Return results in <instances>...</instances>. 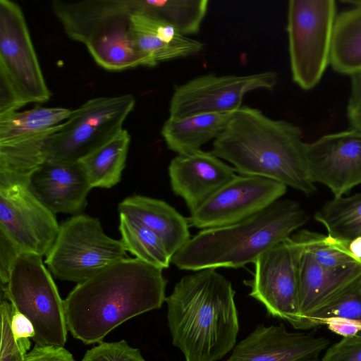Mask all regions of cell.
Wrapping results in <instances>:
<instances>
[{
  "mask_svg": "<svg viewBox=\"0 0 361 361\" xmlns=\"http://www.w3.org/2000/svg\"><path fill=\"white\" fill-rule=\"evenodd\" d=\"M163 269L126 257L77 283L63 300L68 331L85 345L99 343L114 329L166 300Z\"/></svg>",
  "mask_w": 361,
  "mask_h": 361,
  "instance_id": "1",
  "label": "cell"
},
{
  "mask_svg": "<svg viewBox=\"0 0 361 361\" xmlns=\"http://www.w3.org/2000/svg\"><path fill=\"white\" fill-rule=\"evenodd\" d=\"M302 135L293 123L244 106L233 112L211 152L240 175L266 178L310 195L316 186L308 172Z\"/></svg>",
  "mask_w": 361,
  "mask_h": 361,
  "instance_id": "2",
  "label": "cell"
},
{
  "mask_svg": "<svg viewBox=\"0 0 361 361\" xmlns=\"http://www.w3.org/2000/svg\"><path fill=\"white\" fill-rule=\"evenodd\" d=\"M231 283L214 269L178 281L166 298L172 344L185 361H218L236 345L239 319Z\"/></svg>",
  "mask_w": 361,
  "mask_h": 361,
  "instance_id": "3",
  "label": "cell"
},
{
  "mask_svg": "<svg viewBox=\"0 0 361 361\" xmlns=\"http://www.w3.org/2000/svg\"><path fill=\"white\" fill-rule=\"evenodd\" d=\"M308 220L298 202L280 199L243 221L201 230L172 257L171 263L179 269L193 271L242 267L255 263Z\"/></svg>",
  "mask_w": 361,
  "mask_h": 361,
  "instance_id": "4",
  "label": "cell"
},
{
  "mask_svg": "<svg viewBox=\"0 0 361 361\" xmlns=\"http://www.w3.org/2000/svg\"><path fill=\"white\" fill-rule=\"evenodd\" d=\"M50 95L22 10L0 0V116Z\"/></svg>",
  "mask_w": 361,
  "mask_h": 361,
  "instance_id": "5",
  "label": "cell"
},
{
  "mask_svg": "<svg viewBox=\"0 0 361 361\" xmlns=\"http://www.w3.org/2000/svg\"><path fill=\"white\" fill-rule=\"evenodd\" d=\"M1 295L27 317L35 329L32 340L42 346L64 347L68 327L63 300L42 257L22 252L17 257Z\"/></svg>",
  "mask_w": 361,
  "mask_h": 361,
  "instance_id": "6",
  "label": "cell"
},
{
  "mask_svg": "<svg viewBox=\"0 0 361 361\" xmlns=\"http://www.w3.org/2000/svg\"><path fill=\"white\" fill-rule=\"evenodd\" d=\"M44 263L61 281L82 283L127 257L121 240L108 236L98 218L79 214L59 226Z\"/></svg>",
  "mask_w": 361,
  "mask_h": 361,
  "instance_id": "7",
  "label": "cell"
},
{
  "mask_svg": "<svg viewBox=\"0 0 361 361\" xmlns=\"http://www.w3.org/2000/svg\"><path fill=\"white\" fill-rule=\"evenodd\" d=\"M334 0H290L287 27L293 80L303 90L313 89L330 64L336 20Z\"/></svg>",
  "mask_w": 361,
  "mask_h": 361,
  "instance_id": "8",
  "label": "cell"
},
{
  "mask_svg": "<svg viewBox=\"0 0 361 361\" xmlns=\"http://www.w3.org/2000/svg\"><path fill=\"white\" fill-rule=\"evenodd\" d=\"M135 104L130 94L99 97L71 111L48 141L47 161H80L123 129Z\"/></svg>",
  "mask_w": 361,
  "mask_h": 361,
  "instance_id": "9",
  "label": "cell"
},
{
  "mask_svg": "<svg viewBox=\"0 0 361 361\" xmlns=\"http://www.w3.org/2000/svg\"><path fill=\"white\" fill-rule=\"evenodd\" d=\"M59 226L56 214L31 190L29 178L0 176V232L21 252L46 255Z\"/></svg>",
  "mask_w": 361,
  "mask_h": 361,
  "instance_id": "10",
  "label": "cell"
},
{
  "mask_svg": "<svg viewBox=\"0 0 361 361\" xmlns=\"http://www.w3.org/2000/svg\"><path fill=\"white\" fill-rule=\"evenodd\" d=\"M302 248L292 236L275 245L255 262L249 295L274 317L295 327L300 319L299 262Z\"/></svg>",
  "mask_w": 361,
  "mask_h": 361,
  "instance_id": "11",
  "label": "cell"
},
{
  "mask_svg": "<svg viewBox=\"0 0 361 361\" xmlns=\"http://www.w3.org/2000/svg\"><path fill=\"white\" fill-rule=\"evenodd\" d=\"M277 82L278 75L271 71L241 75H202L175 87L169 116L234 112L242 106L247 92L272 89Z\"/></svg>",
  "mask_w": 361,
  "mask_h": 361,
  "instance_id": "12",
  "label": "cell"
},
{
  "mask_svg": "<svg viewBox=\"0 0 361 361\" xmlns=\"http://www.w3.org/2000/svg\"><path fill=\"white\" fill-rule=\"evenodd\" d=\"M287 186L254 176H236L190 212L189 224L201 230L243 221L265 209L286 192Z\"/></svg>",
  "mask_w": 361,
  "mask_h": 361,
  "instance_id": "13",
  "label": "cell"
},
{
  "mask_svg": "<svg viewBox=\"0 0 361 361\" xmlns=\"http://www.w3.org/2000/svg\"><path fill=\"white\" fill-rule=\"evenodd\" d=\"M308 172L314 183L327 187L334 197L345 195L361 184V132L326 134L307 143Z\"/></svg>",
  "mask_w": 361,
  "mask_h": 361,
  "instance_id": "14",
  "label": "cell"
},
{
  "mask_svg": "<svg viewBox=\"0 0 361 361\" xmlns=\"http://www.w3.org/2000/svg\"><path fill=\"white\" fill-rule=\"evenodd\" d=\"M329 344L323 336L290 332L282 324L257 325L226 361H318Z\"/></svg>",
  "mask_w": 361,
  "mask_h": 361,
  "instance_id": "15",
  "label": "cell"
},
{
  "mask_svg": "<svg viewBox=\"0 0 361 361\" xmlns=\"http://www.w3.org/2000/svg\"><path fill=\"white\" fill-rule=\"evenodd\" d=\"M236 171L211 151L177 154L169 166L171 189L190 212L235 178Z\"/></svg>",
  "mask_w": 361,
  "mask_h": 361,
  "instance_id": "16",
  "label": "cell"
},
{
  "mask_svg": "<svg viewBox=\"0 0 361 361\" xmlns=\"http://www.w3.org/2000/svg\"><path fill=\"white\" fill-rule=\"evenodd\" d=\"M29 185L55 214H80L87 206V197L92 188L80 161H47L31 173Z\"/></svg>",
  "mask_w": 361,
  "mask_h": 361,
  "instance_id": "17",
  "label": "cell"
},
{
  "mask_svg": "<svg viewBox=\"0 0 361 361\" xmlns=\"http://www.w3.org/2000/svg\"><path fill=\"white\" fill-rule=\"evenodd\" d=\"M136 0H120L115 10L97 23L83 37L94 61L109 71L142 66L130 35V18Z\"/></svg>",
  "mask_w": 361,
  "mask_h": 361,
  "instance_id": "18",
  "label": "cell"
},
{
  "mask_svg": "<svg viewBox=\"0 0 361 361\" xmlns=\"http://www.w3.org/2000/svg\"><path fill=\"white\" fill-rule=\"evenodd\" d=\"M298 274L300 321L331 302L360 281L361 261L340 267H327L319 264L302 250Z\"/></svg>",
  "mask_w": 361,
  "mask_h": 361,
  "instance_id": "19",
  "label": "cell"
},
{
  "mask_svg": "<svg viewBox=\"0 0 361 361\" xmlns=\"http://www.w3.org/2000/svg\"><path fill=\"white\" fill-rule=\"evenodd\" d=\"M130 35L142 66L200 53L204 44L183 35L170 25L138 11L130 18Z\"/></svg>",
  "mask_w": 361,
  "mask_h": 361,
  "instance_id": "20",
  "label": "cell"
},
{
  "mask_svg": "<svg viewBox=\"0 0 361 361\" xmlns=\"http://www.w3.org/2000/svg\"><path fill=\"white\" fill-rule=\"evenodd\" d=\"M118 210L154 232L171 257L190 238L189 221L163 200L135 195L121 202Z\"/></svg>",
  "mask_w": 361,
  "mask_h": 361,
  "instance_id": "21",
  "label": "cell"
},
{
  "mask_svg": "<svg viewBox=\"0 0 361 361\" xmlns=\"http://www.w3.org/2000/svg\"><path fill=\"white\" fill-rule=\"evenodd\" d=\"M233 114H200L183 118L169 116L161 133L168 148L177 154L201 149L203 145L214 140L221 134Z\"/></svg>",
  "mask_w": 361,
  "mask_h": 361,
  "instance_id": "22",
  "label": "cell"
},
{
  "mask_svg": "<svg viewBox=\"0 0 361 361\" xmlns=\"http://www.w3.org/2000/svg\"><path fill=\"white\" fill-rule=\"evenodd\" d=\"M342 2L353 6L336 17L330 65L335 72L350 77L361 72V0Z\"/></svg>",
  "mask_w": 361,
  "mask_h": 361,
  "instance_id": "23",
  "label": "cell"
},
{
  "mask_svg": "<svg viewBox=\"0 0 361 361\" xmlns=\"http://www.w3.org/2000/svg\"><path fill=\"white\" fill-rule=\"evenodd\" d=\"M71 114L62 107L36 106L0 116V144L31 138L58 130Z\"/></svg>",
  "mask_w": 361,
  "mask_h": 361,
  "instance_id": "24",
  "label": "cell"
},
{
  "mask_svg": "<svg viewBox=\"0 0 361 361\" xmlns=\"http://www.w3.org/2000/svg\"><path fill=\"white\" fill-rule=\"evenodd\" d=\"M130 142L128 132L123 129L80 160L92 188H111L120 182Z\"/></svg>",
  "mask_w": 361,
  "mask_h": 361,
  "instance_id": "25",
  "label": "cell"
},
{
  "mask_svg": "<svg viewBox=\"0 0 361 361\" xmlns=\"http://www.w3.org/2000/svg\"><path fill=\"white\" fill-rule=\"evenodd\" d=\"M314 219L325 227L329 236L348 243L361 236V193L334 197L314 213Z\"/></svg>",
  "mask_w": 361,
  "mask_h": 361,
  "instance_id": "26",
  "label": "cell"
},
{
  "mask_svg": "<svg viewBox=\"0 0 361 361\" xmlns=\"http://www.w3.org/2000/svg\"><path fill=\"white\" fill-rule=\"evenodd\" d=\"M208 4V0H137V8L188 36L199 32Z\"/></svg>",
  "mask_w": 361,
  "mask_h": 361,
  "instance_id": "27",
  "label": "cell"
},
{
  "mask_svg": "<svg viewBox=\"0 0 361 361\" xmlns=\"http://www.w3.org/2000/svg\"><path fill=\"white\" fill-rule=\"evenodd\" d=\"M56 131L0 144V176L29 178L35 170L47 161V145Z\"/></svg>",
  "mask_w": 361,
  "mask_h": 361,
  "instance_id": "28",
  "label": "cell"
},
{
  "mask_svg": "<svg viewBox=\"0 0 361 361\" xmlns=\"http://www.w3.org/2000/svg\"><path fill=\"white\" fill-rule=\"evenodd\" d=\"M119 231L126 251L147 264L167 269L172 257L162 240L152 230L132 218L119 214Z\"/></svg>",
  "mask_w": 361,
  "mask_h": 361,
  "instance_id": "29",
  "label": "cell"
},
{
  "mask_svg": "<svg viewBox=\"0 0 361 361\" xmlns=\"http://www.w3.org/2000/svg\"><path fill=\"white\" fill-rule=\"evenodd\" d=\"M319 264L327 267H340L359 262L348 247V243L328 235L309 230H300L291 235Z\"/></svg>",
  "mask_w": 361,
  "mask_h": 361,
  "instance_id": "30",
  "label": "cell"
},
{
  "mask_svg": "<svg viewBox=\"0 0 361 361\" xmlns=\"http://www.w3.org/2000/svg\"><path fill=\"white\" fill-rule=\"evenodd\" d=\"M332 317L361 321V280L327 305L303 317L295 329H311Z\"/></svg>",
  "mask_w": 361,
  "mask_h": 361,
  "instance_id": "31",
  "label": "cell"
},
{
  "mask_svg": "<svg viewBox=\"0 0 361 361\" xmlns=\"http://www.w3.org/2000/svg\"><path fill=\"white\" fill-rule=\"evenodd\" d=\"M14 308L11 303L1 295V347L0 361H25L30 350V338L16 341L11 329Z\"/></svg>",
  "mask_w": 361,
  "mask_h": 361,
  "instance_id": "32",
  "label": "cell"
},
{
  "mask_svg": "<svg viewBox=\"0 0 361 361\" xmlns=\"http://www.w3.org/2000/svg\"><path fill=\"white\" fill-rule=\"evenodd\" d=\"M81 361H147L140 349L130 346L126 340L102 341L87 350Z\"/></svg>",
  "mask_w": 361,
  "mask_h": 361,
  "instance_id": "33",
  "label": "cell"
},
{
  "mask_svg": "<svg viewBox=\"0 0 361 361\" xmlns=\"http://www.w3.org/2000/svg\"><path fill=\"white\" fill-rule=\"evenodd\" d=\"M322 361H361V331L329 347Z\"/></svg>",
  "mask_w": 361,
  "mask_h": 361,
  "instance_id": "34",
  "label": "cell"
},
{
  "mask_svg": "<svg viewBox=\"0 0 361 361\" xmlns=\"http://www.w3.org/2000/svg\"><path fill=\"white\" fill-rule=\"evenodd\" d=\"M346 115L349 128L361 132V72L350 76Z\"/></svg>",
  "mask_w": 361,
  "mask_h": 361,
  "instance_id": "35",
  "label": "cell"
},
{
  "mask_svg": "<svg viewBox=\"0 0 361 361\" xmlns=\"http://www.w3.org/2000/svg\"><path fill=\"white\" fill-rule=\"evenodd\" d=\"M20 253L18 247L0 232V279L2 285L8 283L12 267Z\"/></svg>",
  "mask_w": 361,
  "mask_h": 361,
  "instance_id": "36",
  "label": "cell"
},
{
  "mask_svg": "<svg viewBox=\"0 0 361 361\" xmlns=\"http://www.w3.org/2000/svg\"><path fill=\"white\" fill-rule=\"evenodd\" d=\"M25 361H75L64 347L42 346L35 344L25 355Z\"/></svg>",
  "mask_w": 361,
  "mask_h": 361,
  "instance_id": "37",
  "label": "cell"
},
{
  "mask_svg": "<svg viewBox=\"0 0 361 361\" xmlns=\"http://www.w3.org/2000/svg\"><path fill=\"white\" fill-rule=\"evenodd\" d=\"M322 324L327 325L329 330L343 337L353 336L361 331V328L354 320L341 317L323 319L319 322L318 326Z\"/></svg>",
  "mask_w": 361,
  "mask_h": 361,
  "instance_id": "38",
  "label": "cell"
},
{
  "mask_svg": "<svg viewBox=\"0 0 361 361\" xmlns=\"http://www.w3.org/2000/svg\"><path fill=\"white\" fill-rule=\"evenodd\" d=\"M11 329L16 341L32 339L35 336V329L30 320L20 312L14 310Z\"/></svg>",
  "mask_w": 361,
  "mask_h": 361,
  "instance_id": "39",
  "label": "cell"
},
{
  "mask_svg": "<svg viewBox=\"0 0 361 361\" xmlns=\"http://www.w3.org/2000/svg\"><path fill=\"white\" fill-rule=\"evenodd\" d=\"M348 247L353 257L361 261V236L350 240L348 244Z\"/></svg>",
  "mask_w": 361,
  "mask_h": 361,
  "instance_id": "40",
  "label": "cell"
},
{
  "mask_svg": "<svg viewBox=\"0 0 361 361\" xmlns=\"http://www.w3.org/2000/svg\"><path fill=\"white\" fill-rule=\"evenodd\" d=\"M354 322L361 328V321L354 320Z\"/></svg>",
  "mask_w": 361,
  "mask_h": 361,
  "instance_id": "41",
  "label": "cell"
}]
</instances>
